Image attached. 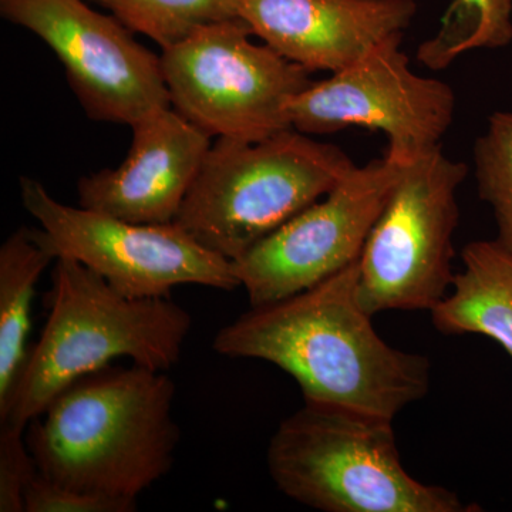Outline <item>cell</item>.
I'll return each mask as SVG.
<instances>
[{
    "mask_svg": "<svg viewBox=\"0 0 512 512\" xmlns=\"http://www.w3.org/2000/svg\"><path fill=\"white\" fill-rule=\"evenodd\" d=\"M57 258L42 228L16 229L0 248V409L8 403L28 356L37 282Z\"/></svg>",
    "mask_w": 512,
    "mask_h": 512,
    "instance_id": "9a60e30c",
    "label": "cell"
},
{
    "mask_svg": "<svg viewBox=\"0 0 512 512\" xmlns=\"http://www.w3.org/2000/svg\"><path fill=\"white\" fill-rule=\"evenodd\" d=\"M357 262L318 285L224 326L212 349L272 363L295 379L305 402L394 421L430 387L426 356L384 342L357 289Z\"/></svg>",
    "mask_w": 512,
    "mask_h": 512,
    "instance_id": "6da1fadb",
    "label": "cell"
},
{
    "mask_svg": "<svg viewBox=\"0 0 512 512\" xmlns=\"http://www.w3.org/2000/svg\"><path fill=\"white\" fill-rule=\"evenodd\" d=\"M402 40L389 37L299 93L288 106L292 128L308 136L349 127L382 131L387 156L402 165L439 148L453 124L456 94L443 80L414 73Z\"/></svg>",
    "mask_w": 512,
    "mask_h": 512,
    "instance_id": "9c48e42d",
    "label": "cell"
},
{
    "mask_svg": "<svg viewBox=\"0 0 512 512\" xmlns=\"http://www.w3.org/2000/svg\"><path fill=\"white\" fill-rule=\"evenodd\" d=\"M511 42L512 0H453L439 32L421 43L417 59L443 70L471 50L501 49Z\"/></svg>",
    "mask_w": 512,
    "mask_h": 512,
    "instance_id": "2e32d148",
    "label": "cell"
},
{
    "mask_svg": "<svg viewBox=\"0 0 512 512\" xmlns=\"http://www.w3.org/2000/svg\"><path fill=\"white\" fill-rule=\"evenodd\" d=\"M123 163L84 175L80 207L136 224H173L212 146L173 107L138 121Z\"/></svg>",
    "mask_w": 512,
    "mask_h": 512,
    "instance_id": "7c38bea8",
    "label": "cell"
},
{
    "mask_svg": "<svg viewBox=\"0 0 512 512\" xmlns=\"http://www.w3.org/2000/svg\"><path fill=\"white\" fill-rule=\"evenodd\" d=\"M463 272L431 311L444 335H481L493 339L512 359V252L494 241L470 242L463 251Z\"/></svg>",
    "mask_w": 512,
    "mask_h": 512,
    "instance_id": "5bb4252c",
    "label": "cell"
},
{
    "mask_svg": "<svg viewBox=\"0 0 512 512\" xmlns=\"http://www.w3.org/2000/svg\"><path fill=\"white\" fill-rule=\"evenodd\" d=\"M191 326L190 313L173 299L130 298L76 259L60 256L49 318L0 409V423L28 429L67 386L120 357L167 372L180 362Z\"/></svg>",
    "mask_w": 512,
    "mask_h": 512,
    "instance_id": "3957f363",
    "label": "cell"
},
{
    "mask_svg": "<svg viewBox=\"0 0 512 512\" xmlns=\"http://www.w3.org/2000/svg\"><path fill=\"white\" fill-rule=\"evenodd\" d=\"M402 167L387 154L356 165L329 194L235 261L251 306L282 301L359 261Z\"/></svg>",
    "mask_w": 512,
    "mask_h": 512,
    "instance_id": "8fae6325",
    "label": "cell"
},
{
    "mask_svg": "<svg viewBox=\"0 0 512 512\" xmlns=\"http://www.w3.org/2000/svg\"><path fill=\"white\" fill-rule=\"evenodd\" d=\"M269 476L286 497L323 512H471L453 491L407 473L393 421L305 402L266 451Z\"/></svg>",
    "mask_w": 512,
    "mask_h": 512,
    "instance_id": "277c9868",
    "label": "cell"
},
{
    "mask_svg": "<svg viewBox=\"0 0 512 512\" xmlns=\"http://www.w3.org/2000/svg\"><path fill=\"white\" fill-rule=\"evenodd\" d=\"M20 198L59 258L76 259L130 298H171L181 285L241 288L234 262L202 247L175 222L136 224L70 207L29 177L20 178Z\"/></svg>",
    "mask_w": 512,
    "mask_h": 512,
    "instance_id": "ba28073f",
    "label": "cell"
},
{
    "mask_svg": "<svg viewBox=\"0 0 512 512\" xmlns=\"http://www.w3.org/2000/svg\"><path fill=\"white\" fill-rule=\"evenodd\" d=\"M414 0H241L239 15L265 45L309 72H339L416 16Z\"/></svg>",
    "mask_w": 512,
    "mask_h": 512,
    "instance_id": "4fadbf2b",
    "label": "cell"
},
{
    "mask_svg": "<svg viewBox=\"0 0 512 512\" xmlns=\"http://www.w3.org/2000/svg\"><path fill=\"white\" fill-rule=\"evenodd\" d=\"M165 372L106 366L62 390L28 426L39 474L73 490L137 501L170 473L180 443Z\"/></svg>",
    "mask_w": 512,
    "mask_h": 512,
    "instance_id": "7a4b0ae2",
    "label": "cell"
},
{
    "mask_svg": "<svg viewBox=\"0 0 512 512\" xmlns=\"http://www.w3.org/2000/svg\"><path fill=\"white\" fill-rule=\"evenodd\" d=\"M251 36L244 20H224L163 50L171 107L208 136L261 141L291 130L289 103L313 83L309 70Z\"/></svg>",
    "mask_w": 512,
    "mask_h": 512,
    "instance_id": "52a82bcc",
    "label": "cell"
},
{
    "mask_svg": "<svg viewBox=\"0 0 512 512\" xmlns=\"http://www.w3.org/2000/svg\"><path fill=\"white\" fill-rule=\"evenodd\" d=\"M137 501L83 493L47 480L42 474L25 491V512H134Z\"/></svg>",
    "mask_w": 512,
    "mask_h": 512,
    "instance_id": "ffe728a7",
    "label": "cell"
},
{
    "mask_svg": "<svg viewBox=\"0 0 512 512\" xmlns=\"http://www.w3.org/2000/svg\"><path fill=\"white\" fill-rule=\"evenodd\" d=\"M25 430L0 423V512H25V491L39 473Z\"/></svg>",
    "mask_w": 512,
    "mask_h": 512,
    "instance_id": "d6986e66",
    "label": "cell"
},
{
    "mask_svg": "<svg viewBox=\"0 0 512 512\" xmlns=\"http://www.w3.org/2000/svg\"><path fill=\"white\" fill-rule=\"evenodd\" d=\"M481 200L493 210L497 241L512 252V111L488 119L473 151Z\"/></svg>",
    "mask_w": 512,
    "mask_h": 512,
    "instance_id": "ac0fdd59",
    "label": "cell"
},
{
    "mask_svg": "<svg viewBox=\"0 0 512 512\" xmlns=\"http://www.w3.org/2000/svg\"><path fill=\"white\" fill-rule=\"evenodd\" d=\"M3 19L55 52L87 117L133 126L171 107L161 56L84 0H0Z\"/></svg>",
    "mask_w": 512,
    "mask_h": 512,
    "instance_id": "30bf717a",
    "label": "cell"
},
{
    "mask_svg": "<svg viewBox=\"0 0 512 512\" xmlns=\"http://www.w3.org/2000/svg\"><path fill=\"white\" fill-rule=\"evenodd\" d=\"M467 164L441 147L404 164L357 261V289L370 315L433 311L453 286L457 194Z\"/></svg>",
    "mask_w": 512,
    "mask_h": 512,
    "instance_id": "8992f818",
    "label": "cell"
},
{
    "mask_svg": "<svg viewBox=\"0 0 512 512\" xmlns=\"http://www.w3.org/2000/svg\"><path fill=\"white\" fill-rule=\"evenodd\" d=\"M109 9L133 33L154 40L161 49H170L197 30L241 19V0H93Z\"/></svg>",
    "mask_w": 512,
    "mask_h": 512,
    "instance_id": "e0dca14e",
    "label": "cell"
},
{
    "mask_svg": "<svg viewBox=\"0 0 512 512\" xmlns=\"http://www.w3.org/2000/svg\"><path fill=\"white\" fill-rule=\"evenodd\" d=\"M355 167L342 148L295 128L261 141L218 137L174 222L235 262Z\"/></svg>",
    "mask_w": 512,
    "mask_h": 512,
    "instance_id": "5b68a950",
    "label": "cell"
}]
</instances>
